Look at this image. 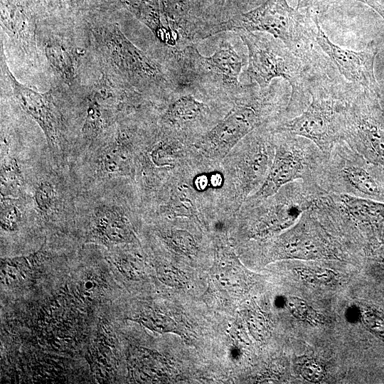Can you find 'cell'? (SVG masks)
<instances>
[{
  "instance_id": "cell-1",
  "label": "cell",
  "mask_w": 384,
  "mask_h": 384,
  "mask_svg": "<svg viewBox=\"0 0 384 384\" xmlns=\"http://www.w3.org/2000/svg\"><path fill=\"white\" fill-rule=\"evenodd\" d=\"M92 42L106 73L157 104L181 84L173 48L163 46L160 59L137 47L117 23L90 28Z\"/></svg>"
},
{
  "instance_id": "cell-2",
  "label": "cell",
  "mask_w": 384,
  "mask_h": 384,
  "mask_svg": "<svg viewBox=\"0 0 384 384\" xmlns=\"http://www.w3.org/2000/svg\"><path fill=\"white\" fill-rule=\"evenodd\" d=\"M289 97L277 83L260 90L255 83L245 85L227 113L193 144L201 156L222 161L232 149L257 127L280 119Z\"/></svg>"
},
{
  "instance_id": "cell-3",
  "label": "cell",
  "mask_w": 384,
  "mask_h": 384,
  "mask_svg": "<svg viewBox=\"0 0 384 384\" xmlns=\"http://www.w3.org/2000/svg\"><path fill=\"white\" fill-rule=\"evenodd\" d=\"M238 33L247 49L248 64L245 72L251 83L265 90L274 79L285 80L292 91L283 119L300 114L309 102V88L311 82L324 73L270 34L242 31Z\"/></svg>"
},
{
  "instance_id": "cell-4",
  "label": "cell",
  "mask_w": 384,
  "mask_h": 384,
  "mask_svg": "<svg viewBox=\"0 0 384 384\" xmlns=\"http://www.w3.org/2000/svg\"><path fill=\"white\" fill-rule=\"evenodd\" d=\"M313 20L291 7L287 0H267L257 8L213 26L208 38L225 31L263 32L281 41L310 65L317 64L313 46Z\"/></svg>"
},
{
  "instance_id": "cell-5",
  "label": "cell",
  "mask_w": 384,
  "mask_h": 384,
  "mask_svg": "<svg viewBox=\"0 0 384 384\" xmlns=\"http://www.w3.org/2000/svg\"><path fill=\"white\" fill-rule=\"evenodd\" d=\"M350 89L343 90L326 76L314 80L309 102L298 115L269 123L274 132L303 137L313 142L326 156L342 140L344 112Z\"/></svg>"
},
{
  "instance_id": "cell-6",
  "label": "cell",
  "mask_w": 384,
  "mask_h": 384,
  "mask_svg": "<svg viewBox=\"0 0 384 384\" xmlns=\"http://www.w3.org/2000/svg\"><path fill=\"white\" fill-rule=\"evenodd\" d=\"M174 55L181 84L208 98L232 102L245 87L239 80L242 59L228 40L223 38L210 56L202 55L194 44L175 48Z\"/></svg>"
},
{
  "instance_id": "cell-7",
  "label": "cell",
  "mask_w": 384,
  "mask_h": 384,
  "mask_svg": "<svg viewBox=\"0 0 384 384\" xmlns=\"http://www.w3.org/2000/svg\"><path fill=\"white\" fill-rule=\"evenodd\" d=\"M145 115L135 114L120 119L85 151L84 181L80 191L106 186L112 181H134L135 154Z\"/></svg>"
},
{
  "instance_id": "cell-8",
  "label": "cell",
  "mask_w": 384,
  "mask_h": 384,
  "mask_svg": "<svg viewBox=\"0 0 384 384\" xmlns=\"http://www.w3.org/2000/svg\"><path fill=\"white\" fill-rule=\"evenodd\" d=\"M326 193L315 183L297 180L267 198L245 201L239 210L247 223L248 237L268 238L291 228L305 210Z\"/></svg>"
},
{
  "instance_id": "cell-9",
  "label": "cell",
  "mask_w": 384,
  "mask_h": 384,
  "mask_svg": "<svg viewBox=\"0 0 384 384\" xmlns=\"http://www.w3.org/2000/svg\"><path fill=\"white\" fill-rule=\"evenodd\" d=\"M232 102L210 99L186 84L174 90L154 107L162 127L194 143L227 113Z\"/></svg>"
},
{
  "instance_id": "cell-10",
  "label": "cell",
  "mask_w": 384,
  "mask_h": 384,
  "mask_svg": "<svg viewBox=\"0 0 384 384\" xmlns=\"http://www.w3.org/2000/svg\"><path fill=\"white\" fill-rule=\"evenodd\" d=\"M274 134L269 123L254 129L224 158L233 191V210L264 182L274 155Z\"/></svg>"
},
{
  "instance_id": "cell-11",
  "label": "cell",
  "mask_w": 384,
  "mask_h": 384,
  "mask_svg": "<svg viewBox=\"0 0 384 384\" xmlns=\"http://www.w3.org/2000/svg\"><path fill=\"white\" fill-rule=\"evenodd\" d=\"M274 134L275 149L271 166L262 186L246 201L271 196L284 185L297 180L318 185L325 159L320 149L303 137L286 132Z\"/></svg>"
},
{
  "instance_id": "cell-12",
  "label": "cell",
  "mask_w": 384,
  "mask_h": 384,
  "mask_svg": "<svg viewBox=\"0 0 384 384\" xmlns=\"http://www.w3.org/2000/svg\"><path fill=\"white\" fill-rule=\"evenodd\" d=\"M343 140L325 156L318 185L328 193L384 198V178Z\"/></svg>"
},
{
  "instance_id": "cell-13",
  "label": "cell",
  "mask_w": 384,
  "mask_h": 384,
  "mask_svg": "<svg viewBox=\"0 0 384 384\" xmlns=\"http://www.w3.org/2000/svg\"><path fill=\"white\" fill-rule=\"evenodd\" d=\"M1 70L11 85L16 102L42 129L53 161L64 166L72 149L67 122L53 92H39L20 83L8 68L2 48Z\"/></svg>"
},
{
  "instance_id": "cell-14",
  "label": "cell",
  "mask_w": 384,
  "mask_h": 384,
  "mask_svg": "<svg viewBox=\"0 0 384 384\" xmlns=\"http://www.w3.org/2000/svg\"><path fill=\"white\" fill-rule=\"evenodd\" d=\"M353 88L346 99L342 140L368 161L384 166V117L380 99Z\"/></svg>"
},
{
  "instance_id": "cell-15",
  "label": "cell",
  "mask_w": 384,
  "mask_h": 384,
  "mask_svg": "<svg viewBox=\"0 0 384 384\" xmlns=\"http://www.w3.org/2000/svg\"><path fill=\"white\" fill-rule=\"evenodd\" d=\"M62 167L55 164L29 171L24 199L28 210L43 223H56L77 210L78 190L60 170Z\"/></svg>"
},
{
  "instance_id": "cell-16",
  "label": "cell",
  "mask_w": 384,
  "mask_h": 384,
  "mask_svg": "<svg viewBox=\"0 0 384 384\" xmlns=\"http://www.w3.org/2000/svg\"><path fill=\"white\" fill-rule=\"evenodd\" d=\"M86 207L87 226L85 242L112 247L137 240L129 212L124 201L118 198H94Z\"/></svg>"
},
{
  "instance_id": "cell-17",
  "label": "cell",
  "mask_w": 384,
  "mask_h": 384,
  "mask_svg": "<svg viewBox=\"0 0 384 384\" xmlns=\"http://www.w3.org/2000/svg\"><path fill=\"white\" fill-rule=\"evenodd\" d=\"M314 23V39L316 46L330 59L339 73L352 85L363 92L380 99V87L375 79V49L355 51L333 43L321 28L318 16Z\"/></svg>"
},
{
  "instance_id": "cell-18",
  "label": "cell",
  "mask_w": 384,
  "mask_h": 384,
  "mask_svg": "<svg viewBox=\"0 0 384 384\" xmlns=\"http://www.w3.org/2000/svg\"><path fill=\"white\" fill-rule=\"evenodd\" d=\"M1 19L4 28L23 52L32 54L36 50V26L31 14L22 5L1 0Z\"/></svg>"
},
{
  "instance_id": "cell-19",
  "label": "cell",
  "mask_w": 384,
  "mask_h": 384,
  "mask_svg": "<svg viewBox=\"0 0 384 384\" xmlns=\"http://www.w3.org/2000/svg\"><path fill=\"white\" fill-rule=\"evenodd\" d=\"M45 55L55 73L65 84H75L83 52L58 37L51 36L45 40Z\"/></svg>"
},
{
  "instance_id": "cell-20",
  "label": "cell",
  "mask_w": 384,
  "mask_h": 384,
  "mask_svg": "<svg viewBox=\"0 0 384 384\" xmlns=\"http://www.w3.org/2000/svg\"><path fill=\"white\" fill-rule=\"evenodd\" d=\"M1 198H24L29 171L20 158L11 152L4 139H1Z\"/></svg>"
},
{
  "instance_id": "cell-21",
  "label": "cell",
  "mask_w": 384,
  "mask_h": 384,
  "mask_svg": "<svg viewBox=\"0 0 384 384\" xmlns=\"http://www.w3.org/2000/svg\"><path fill=\"white\" fill-rule=\"evenodd\" d=\"M1 228L5 232H15L22 225L28 208L24 198H1Z\"/></svg>"
},
{
  "instance_id": "cell-22",
  "label": "cell",
  "mask_w": 384,
  "mask_h": 384,
  "mask_svg": "<svg viewBox=\"0 0 384 384\" xmlns=\"http://www.w3.org/2000/svg\"><path fill=\"white\" fill-rule=\"evenodd\" d=\"M166 245L174 252L191 256L197 254L198 245L193 235L183 229L171 228L161 233Z\"/></svg>"
},
{
  "instance_id": "cell-23",
  "label": "cell",
  "mask_w": 384,
  "mask_h": 384,
  "mask_svg": "<svg viewBox=\"0 0 384 384\" xmlns=\"http://www.w3.org/2000/svg\"><path fill=\"white\" fill-rule=\"evenodd\" d=\"M149 329L160 332L174 331L175 322L168 316L154 311H144L133 319Z\"/></svg>"
},
{
  "instance_id": "cell-24",
  "label": "cell",
  "mask_w": 384,
  "mask_h": 384,
  "mask_svg": "<svg viewBox=\"0 0 384 384\" xmlns=\"http://www.w3.org/2000/svg\"><path fill=\"white\" fill-rule=\"evenodd\" d=\"M286 303L292 314L297 319L311 324L322 322V316L304 299L289 297Z\"/></svg>"
},
{
  "instance_id": "cell-25",
  "label": "cell",
  "mask_w": 384,
  "mask_h": 384,
  "mask_svg": "<svg viewBox=\"0 0 384 384\" xmlns=\"http://www.w3.org/2000/svg\"><path fill=\"white\" fill-rule=\"evenodd\" d=\"M296 270L305 280L316 284H329L336 276L332 270L319 267H300Z\"/></svg>"
},
{
  "instance_id": "cell-26",
  "label": "cell",
  "mask_w": 384,
  "mask_h": 384,
  "mask_svg": "<svg viewBox=\"0 0 384 384\" xmlns=\"http://www.w3.org/2000/svg\"><path fill=\"white\" fill-rule=\"evenodd\" d=\"M339 1L341 0H297V9L299 11L305 9L309 16H319Z\"/></svg>"
},
{
  "instance_id": "cell-27",
  "label": "cell",
  "mask_w": 384,
  "mask_h": 384,
  "mask_svg": "<svg viewBox=\"0 0 384 384\" xmlns=\"http://www.w3.org/2000/svg\"><path fill=\"white\" fill-rule=\"evenodd\" d=\"M299 370L304 379L312 383L321 381L325 375L323 366L312 359L304 361L300 366Z\"/></svg>"
},
{
  "instance_id": "cell-28",
  "label": "cell",
  "mask_w": 384,
  "mask_h": 384,
  "mask_svg": "<svg viewBox=\"0 0 384 384\" xmlns=\"http://www.w3.org/2000/svg\"><path fill=\"white\" fill-rule=\"evenodd\" d=\"M60 8L66 11L80 13L100 6L102 0H57Z\"/></svg>"
},
{
  "instance_id": "cell-29",
  "label": "cell",
  "mask_w": 384,
  "mask_h": 384,
  "mask_svg": "<svg viewBox=\"0 0 384 384\" xmlns=\"http://www.w3.org/2000/svg\"><path fill=\"white\" fill-rule=\"evenodd\" d=\"M158 274L162 282L169 285L180 286L185 283L184 277L178 270L173 267H161L158 270Z\"/></svg>"
},
{
  "instance_id": "cell-30",
  "label": "cell",
  "mask_w": 384,
  "mask_h": 384,
  "mask_svg": "<svg viewBox=\"0 0 384 384\" xmlns=\"http://www.w3.org/2000/svg\"><path fill=\"white\" fill-rule=\"evenodd\" d=\"M366 4L375 11L384 19V6L376 0H356Z\"/></svg>"
},
{
  "instance_id": "cell-31",
  "label": "cell",
  "mask_w": 384,
  "mask_h": 384,
  "mask_svg": "<svg viewBox=\"0 0 384 384\" xmlns=\"http://www.w3.org/2000/svg\"><path fill=\"white\" fill-rule=\"evenodd\" d=\"M235 0H217V4L222 9L225 10L228 7L232 6Z\"/></svg>"
},
{
  "instance_id": "cell-32",
  "label": "cell",
  "mask_w": 384,
  "mask_h": 384,
  "mask_svg": "<svg viewBox=\"0 0 384 384\" xmlns=\"http://www.w3.org/2000/svg\"><path fill=\"white\" fill-rule=\"evenodd\" d=\"M356 310L353 307H351L348 311H347V313H346V315H347V318L348 319H349L351 321H353L354 320H356V317L354 316V315L356 314Z\"/></svg>"
}]
</instances>
